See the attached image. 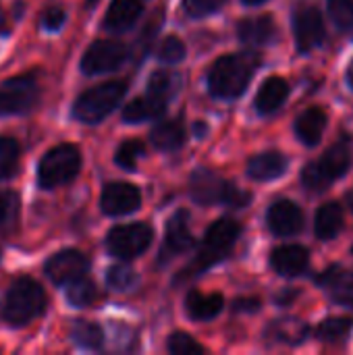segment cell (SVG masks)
Instances as JSON below:
<instances>
[{"instance_id": "1", "label": "cell", "mask_w": 353, "mask_h": 355, "mask_svg": "<svg viewBox=\"0 0 353 355\" xmlns=\"http://www.w3.org/2000/svg\"><path fill=\"white\" fill-rule=\"evenodd\" d=\"M239 235H241V225L237 220H233V218H218V220H214L208 227V231L204 235V241H202L198 254L181 270V275L177 277L175 283H181V281H189L193 277H200L208 268H212L214 264H218L221 260H225L229 256V252L235 248Z\"/></svg>"}, {"instance_id": "2", "label": "cell", "mask_w": 353, "mask_h": 355, "mask_svg": "<svg viewBox=\"0 0 353 355\" xmlns=\"http://www.w3.org/2000/svg\"><path fill=\"white\" fill-rule=\"evenodd\" d=\"M258 64H260V56L254 52H237V54L221 56L208 73L210 94L223 100L239 98L248 89Z\"/></svg>"}, {"instance_id": "3", "label": "cell", "mask_w": 353, "mask_h": 355, "mask_svg": "<svg viewBox=\"0 0 353 355\" xmlns=\"http://www.w3.org/2000/svg\"><path fill=\"white\" fill-rule=\"evenodd\" d=\"M44 308H46L44 289L33 279L23 277L8 287L0 304V314L4 322H8L10 327H25L33 318H37L44 312Z\"/></svg>"}, {"instance_id": "4", "label": "cell", "mask_w": 353, "mask_h": 355, "mask_svg": "<svg viewBox=\"0 0 353 355\" xmlns=\"http://www.w3.org/2000/svg\"><path fill=\"white\" fill-rule=\"evenodd\" d=\"M189 193L193 202L202 206L225 204L229 208H246L252 202V193L243 191L235 183L218 177L214 171L198 168L189 179Z\"/></svg>"}, {"instance_id": "5", "label": "cell", "mask_w": 353, "mask_h": 355, "mask_svg": "<svg viewBox=\"0 0 353 355\" xmlns=\"http://www.w3.org/2000/svg\"><path fill=\"white\" fill-rule=\"evenodd\" d=\"M125 94H127V83L121 79L96 85L77 98L73 106V116L85 125H96L102 119H106L112 110L119 108Z\"/></svg>"}, {"instance_id": "6", "label": "cell", "mask_w": 353, "mask_h": 355, "mask_svg": "<svg viewBox=\"0 0 353 355\" xmlns=\"http://www.w3.org/2000/svg\"><path fill=\"white\" fill-rule=\"evenodd\" d=\"M81 168V154L75 146L60 144L44 154L37 166V183L42 189H54L67 185L77 177Z\"/></svg>"}, {"instance_id": "7", "label": "cell", "mask_w": 353, "mask_h": 355, "mask_svg": "<svg viewBox=\"0 0 353 355\" xmlns=\"http://www.w3.org/2000/svg\"><path fill=\"white\" fill-rule=\"evenodd\" d=\"M154 239V231L146 223H131L114 227L106 237V248L121 260H133L141 256Z\"/></svg>"}, {"instance_id": "8", "label": "cell", "mask_w": 353, "mask_h": 355, "mask_svg": "<svg viewBox=\"0 0 353 355\" xmlns=\"http://www.w3.org/2000/svg\"><path fill=\"white\" fill-rule=\"evenodd\" d=\"M37 98H40V85L31 73L6 79L4 83H0V116L23 114L31 110Z\"/></svg>"}, {"instance_id": "9", "label": "cell", "mask_w": 353, "mask_h": 355, "mask_svg": "<svg viewBox=\"0 0 353 355\" xmlns=\"http://www.w3.org/2000/svg\"><path fill=\"white\" fill-rule=\"evenodd\" d=\"M127 60L125 44L117 40H96L81 58V71L85 75H102L117 71Z\"/></svg>"}, {"instance_id": "10", "label": "cell", "mask_w": 353, "mask_h": 355, "mask_svg": "<svg viewBox=\"0 0 353 355\" xmlns=\"http://www.w3.org/2000/svg\"><path fill=\"white\" fill-rule=\"evenodd\" d=\"M293 33L300 52L318 48L325 40V19L316 6H300L293 12Z\"/></svg>"}, {"instance_id": "11", "label": "cell", "mask_w": 353, "mask_h": 355, "mask_svg": "<svg viewBox=\"0 0 353 355\" xmlns=\"http://www.w3.org/2000/svg\"><path fill=\"white\" fill-rule=\"evenodd\" d=\"M87 268H89V260L85 254H81L79 250H62L46 262V277L54 285L64 287L85 277Z\"/></svg>"}, {"instance_id": "12", "label": "cell", "mask_w": 353, "mask_h": 355, "mask_svg": "<svg viewBox=\"0 0 353 355\" xmlns=\"http://www.w3.org/2000/svg\"><path fill=\"white\" fill-rule=\"evenodd\" d=\"M141 206V191L131 183H108L100 196V208L108 216L131 214Z\"/></svg>"}, {"instance_id": "13", "label": "cell", "mask_w": 353, "mask_h": 355, "mask_svg": "<svg viewBox=\"0 0 353 355\" xmlns=\"http://www.w3.org/2000/svg\"><path fill=\"white\" fill-rule=\"evenodd\" d=\"M189 214L185 210H179L177 214H173L166 223V231H164V241L160 248V264L185 254L191 245H193V235L189 231Z\"/></svg>"}, {"instance_id": "14", "label": "cell", "mask_w": 353, "mask_h": 355, "mask_svg": "<svg viewBox=\"0 0 353 355\" xmlns=\"http://www.w3.org/2000/svg\"><path fill=\"white\" fill-rule=\"evenodd\" d=\"M266 223L277 237H291L304 229V212L298 204L289 200H279L268 208Z\"/></svg>"}, {"instance_id": "15", "label": "cell", "mask_w": 353, "mask_h": 355, "mask_svg": "<svg viewBox=\"0 0 353 355\" xmlns=\"http://www.w3.org/2000/svg\"><path fill=\"white\" fill-rule=\"evenodd\" d=\"M316 283L331 293V300L335 304L353 308V270H345L333 264L316 277Z\"/></svg>"}, {"instance_id": "16", "label": "cell", "mask_w": 353, "mask_h": 355, "mask_svg": "<svg viewBox=\"0 0 353 355\" xmlns=\"http://www.w3.org/2000/svg\"><path fill=\"white\" fill-rule=\"evenodd\" d=\"M270 266L277 275L293 279L308 270L310 254L302 245H281L270 254Z\"/></svg>"}, {"instance_id": "17", "label": "cell", "mask_w": 353, "mask_h": 355, "mask_svg": "<svg viewBox=\"0 0 353 355\" xmlns=\"http://www.w3.org/2000/svg\"><path fill=\"white\" fill-rule=\"evenodd\" d=\"M237 35L241 42L252 44V46H264L270 44L277 37V25L273 17L260 15V17H250L239 21L237 25Z\"/></svg>"}, {"instance_id": "18", "label": "cell", "mask_w": 353, "mask_h": 355, "mask_svg": "<svg viewBox=\"0 0 353 355\" xmlns=\"http://www.w3.org/2000/svg\"><path fill=\"white\" fill-rule=\"evenodd\" d=\"M289 166V160L281 152H262L248 162V175L254 181H273L279 179Z\"/></svg>"}, {"instance_id": "19", "label": "cell", "mask_w": 353, "mask_h": 355, "mask_svg": "<svg viewBox=\"0 0 353 355\" xmlns=\"http://www.w3.org/2000/svg\"><path fill=\"white\" fill-rule=\"evenodd\" d=\"M139 15H141L139 0H112L104 17V27L114 33L127 31L135 25Z\"/></svg>"}, {"instance_id": "20", "label": "cell", "mask_w": 353, "mask_h": 355, "mask_svg": "<svg viewBox=\"0 0 353 355\" xmlns=\"http://www.w3.org/2000/svg\"><path fill=\"white\" fill-rule=\"evenodd\" d=\"M289 96V83L281 77H268L256 94V110L260 114L277 112Z\"/></svg>"}, {"instance_id": "21", "label": "cell", "mask_w": 353, "mask_h": 355, "mask_svg": "<svg viewBox=\"0 0 353 355\" xmlns=\"http://www.w3.org/2000/svg\"><path fill=\"white\" fill-rule=\"evenodd\" d=\"M350 164H352V146L347 139H339L337 144H333L318 162L320 171L331 183L341 179L347 173Z\"/></svg>"}, {"instance_id": "22", "label": "cell", "mask_w": 353, "mask_h": 355, "mask_svg": "<svg viewBox=\"0 0 353 355\" xmlns=\"http://www.w3.org/2000/svg\"><path fill=\"white\" fill-rule=\"evenodd\" d=\"M225 300L221 293H200V291H189L185 300V310L193 320L206 322L216 318L223 312Z\"/></svg>"}, {"instance_id": "23", "label": "cell", "mask_w": 353, "mask_h": 355, "mask_svg": "<svg viewBox=\"0 0 353 355\" xmlns=\"http://www.w3.org/2000/svg\"><path fill=\"white\" fill-rule=\"evenodd\" d=\"M327 129V114L320 108H308L295 121V135L304 146H318Z\"/></svg>"}, {"instance_id": "24", "label": "cell", "mask_w": 353, "mask_h": 355, "mask_svg": "<svg viewBox=\"0 0 353 355\" xmlns=\"http://www.w3.org/2000/svg\"><path fill=\"white\" fill-rule=\"evenodd\" d=\"M343 206L337 202H329L318 208L314 231L320 241H333L343 231Z\"/></svg>"}, {"instance_id": "25", "label": "cell", "mask_w": 353, "mask_h": 355, "mask_svg": "<svg viewBox=\"0 0 353 355\" xmlns=\"http://www.w3.org/2000/svg\"><path fill=\"white\" fill-rule=\"evenodd\" d=\"M150 141L154 148L162 150V152H173L179 150L185 144V127L181 121L177 119H169L158 123L152 131H150Z\"/></svg>"}, {"instance_id": "26", "label": "cell", "mask_w": 353, "mask_h": 355, "mask_svg": "<svg viewBox=\"0 0 353 355\" xmlns=\"http://www.w3.org/2000/svg\"><path fill=\"white\" fill-rule=\"evenodd\" d=\"M308 335H310V327L298 318H279L266 331L268 339L285 345H300L308 339Z\"/></svg>"}, {"instance_id": "27", "label": "cell", "mask_w": 353, "mask_h": 355, "mask_svg": "<svg viewBox=\"0 0 353 355\" xmlns=\"http://www.w3.org/2000/svg\"><path fill=\"white\" fill-rule=\"evenodd\" d=\"M166 110V102L162 100H156L152 96H144V98H137L133 102H129L123 112H121V119L129 125H135V123H144V121H150V119H158L162 116Z\"/></svg>"}, {"instance_id": "28", "label": "cell", "mask_w": 353, "mask_h": 355, "mask_svg": "<svg viewBox=\"0 0 353 355\" xmlns=\"http://www.w3.org/2000/svg\"><path fill=\"white\" fill-rule=\"evenodd\" d=\"M353 331V318H327L318 324L316 329V337L322 343L329 345H337L343 343Z\"/></svg>"}, {"instance_id": "29", "label": "cell", "mask_w": 353, "mask_h": 355, "mask_svg": "<svg viewBox=\"0 0 353 355\" xmlns=\"http://www.w3.org/2000/svg\"><path fill=\"white\" fill-rule=\"evenodd\" d=\"M71 337L73 341L83 347V349H94L98 352L104 343V333L98 324L94 322H85V320H77L71 329Z\"/></svg>"}, {"instance_id": "30", "label": "cell", "mask_w": 353, "mask_h": 355, "mask_svg": "<svg viewBox=\"0 0 353 355\" xmlns=\"http://www.w3.org/2000/svg\"><path fill=\"white\" fill-rule=\"evenodd\" d=\"M177 87H179V79L169 71H156L148 79V96L162 102H169L175 96Z\"/></svg>"}, {"instance_id": "31", "label": "cell", "mask_w": 353, "mask_h": 355, "mask_svg": "<svg viewBox=\"0 0 353 355\" xmlns=\"http://www.w3.org/2000/svg\"><path fill=\"white\" fill-rule=\"evenodd\" d=\"M19 156H21V148H19L17 139H12L8 135H0V181L10 179L17 173Z\"/></svg>"}, {"instance_id": "32", "label": "cell", "mask_w": 353, "mask_h": 355, "mask_svg": "<svg viewBox=\"0 0 353 355\" xmlns=\"http://www.w3.org/2000/svg\"><path fill=\"white\" fill-rule=\"evenodd\" d=\"M98 300V289L89 279H77L69 283L67 289V302L75 308H89Z\"/></svg>"}, {"instance_id": "33", "label": "cell", "mask_w": 353, "mask_h": 355, "mask_svg": "<svg viewBox=\"0 0 353 355\" xmlns=\"http://www.w3.org/2000/svg\"><path fill=\"white\" fill-rule=\"evenodd\" d=\"M144 152H146V148L139 139H127L119 146V150L114 154V162L125 171H135Z\"/></svg>"}, {"instance_id": "34", "label": "cell", "mask_w": 353, "mask_h": 355, "mask_svg": "<svg viewBox=\"0 0 353 355\" xmlns=\"http://www.w3.org/2000/svg\"><path fill=\"white\" fill-rule=\"evenodd\" d=\"M106 283L114 289V291H131L135 285H137V275L133 268L125 266V264H119V266H112L106 275Z\"/></svg>"}, {"instance_id": "35", "label": "cell", "mask_w": 353, "mask_h": 355, "mask_svg": "<svg viewBox=\"0 0 353 355\" xmlns=\"http://www.w3.org/2000/svg\"><path fill=\"white\" fill-rule=\"evenodd\" d=\"M327 6L333 23L339 29H353V0H327Z\"/></svg>"}, {"instance_id": "36", "label": "cell", "mask_w": 353, "mask_h": 355, "mask_svg": "<svg viewBox=\"0 0 353 355\" xmlns=\"http://www.w3.org/2000/svg\"><path fill=\"white\" fill-rule=\"evenodd\" d=\"M302 183H304V187H306L308 191H312V193H322V191H327V189L333 185V183L325 177V173L320 171L318 162H310V164L304 166V171H302Z\"/></svg>"}, {"instance_id": "37", "label": "cell", "mask_w": 353, "mask_h": 355, "mask_svg": "<svg viewBox=\"0 0 353 355\" xmlns=\"http://www.w3.org/2000/svg\"><path fill=\"white\" fill-rule=\"evenodd\" d=\"M158 58L166 64H177L185 58V44L177 37V35H169L160 42L158 50H156Z\"/></svg>"}, {"instance_id": "38", "label": "cell", "mask_w": 353, "mask_h": 355, "mask_svg": "<svg viewBox=\"0 0 353 355\" xmlns=\"http://www.w3.org/2000/svg\"><path fill=\"white\" fill-rule=\"evenodd\" d=\"M19 216V198L12 191H0V231L15 225Z\"/></svg>"}, {"instance_id": "39", "label": "cell", "mask_w": 353, "mask_h": 355, "mask_svg": "<svg viewBox=\"0 0 353 355\" xmlns=\"http://www.w3.org/2000/svg\"><path fill=\"white\" fill-rule=\"evenodd\" d=\"M169 352L173 355H202L204 347L185 333H175L169 339Z\"/></svg>"}, {"instance_id": "40", "label": "cell", "mask_w": 353, "mask_h": 355, "mask_svg": "<svg viewBox=\"0 0 353 355\" xmlns=\"http://www.w3.org/2000/svg\"><path fill=\"white\" fill-rule=\"evenodd\" d=\"M227 0H183V8L189 17H206L216 12Z\"/></svg>"}, {"instance_id": "41", "label": "cell", "mask_w": 353, "mask_h": 355, "mask_svg": "<svg viewBox=\"0 0 353 355\" xmlns=\"http://www.w3.org/2000/svg\"><path fill=\"white\" fill-rule=\"evenodd\" d=\"M64 19H67V15L60 6H48L42 12V27L48 31H56L64 25Z\"/></svg>"}, {"instance_id": "42", "label": "cell", "mask_w": 353, "mask_h": 355, "mask_svg": "<svg viewBox=\"0 0 353 355\" xmlns=\"http://www.w3.org/2000/svg\"><path fill=\"white\" fill-rule=\"evenodd\" d=\"M260 306H262L260 300H256V297H243V300H237L235 302L233 310L235 312H248V314H252V312H258Z\"/></svg>"}, {"instance_id": "43", "label": "cell", "mask_w": 353, "mask_h": 355, "mask_svg": "<svg viewBox=\"0 0 353 355\" xmlns=\"http://www.w3.org/2000/svg\"><path fill=\"white\" fill-rule=\"evenodd\" d=\"M298 297H300V291H298V289L287 287V289H283L279 295H275V302H277L279 306H283V308H285V306H291Z\"/></svg>"}, {"instance_id": "44", "label": "cell", "mask_w": 353, "mask_h": 355, "mask_svg": "<svg viewBox=\"0 0 353 355\" xmlns=\"http://www.w3.org/2000/svg\"><path fill=\"white\" fill-rule=\"evenodd\" d=\"M347 81H350V85L353 87V60L352 64H350V71H347Z\"/></svg>"}, {"instance_id": "45", "label": "cell", "mask_w": 353, "mask_h": 355, "mask_svg": "<svg viewBox=\"0 0 353 355\" xmlns=\"http://www.w3.org/2000/svg\"><path fill=\"white\" fill-rule=\"evenodd\" d=\"M196 133H198V135H200V133H206V125L198 123V125H196Z\"/></svg>"}, {"instance_id": "46", "label": "cell", "mask_w": 353, "mask_h": 355, "mask_svg": "<svg viewBox=\"0 0 353 355\" xmlns=\"http://www.w3.org/2000/svg\"><path fill=\"white\" fill-rule=\"evenodd\" d=\"M347 206H350V210L353 212V189L347 193Z\"/></svg>"}, {"instance_id": "47", "label": "cell", "mask_w": 353, "mask_h": 355, "mask_svg": "<svg viewBox=\"0 0 353 355\" xmlns=\"http://www.w3.org/2000/svg\"><path fill=\"white\" fill-rule=\"evenodd\" d=\"M246 4H250V6H256V4H262V2H266V0H243Z\"/></svg>"}, {"instance_id": "48", "label": "cell", "mask_w": 353, "mask_h": 355, "mask_svg": "<svg viewBox=\"0 0 353 355\" xmlns=\"http://www.w3.org/2000/svg\"><path fill=\"white\" fill-rule=\"evenodd\" d=\"M352 254H353V248H352Z\"/></svg>"}]
</instances>
